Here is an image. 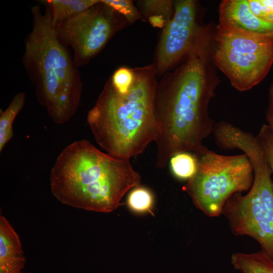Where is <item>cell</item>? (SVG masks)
<instances>
[{"mask_svg":"<svg viewBox=\"0 0 273 273\" xmlns=\"http://www.w3.org/2000/svg\"><path fill=\"white\" fill-rule=\"evenodd\" d=\"M246 154L253 168V184L246 195H233L226 202L222 213L234 235L253 238L273 260L272 170L260 147L249 148Z\"/></svg>","mask_w":273,"mask_h":273,"instance_id":"5b68a950","label":"cell"},{"mask_svg":"<svg viewBox=\"0 0 273 273\" xmlns=\"http://www.w3.org/2000/svg\"><path fill=\"white\" fill-rule=\"evenodd\" d=\"M256 138L264 152L273 173V131L267 124H263Z\"/></svg>","mask_w":273,"mask_h":273,"instance_id":"44dd1931","label":"cell"},{"mask_svg":"<svg viewBox=\"0 0 273 273\" xmlns=\"http://www.w3.org/2000/svg\"><path fill=\"white\" fill-rule=\"evenodd\" d=\"M169 163L172 173L180 179L189 180L196 174L198 170V159L191 152L177 153L170 158Z\"/></svg>","mask_w":273,"mask_h":273,"instance_id":"9a60e30c","label":"cell"},{"mask_svg":"<svg viewBox=\"0 0 273 273\" xmlns=\"http://www.w3.org/2000/svg\"><path fill=\"white\" fill-rule=\"evenodd\" d=\"M268 108L273 110V82L269 88V103Z\"/></svg>","mask_w":273,"mask_h":273,"instance_id":"603a6c76","label":"cell"},{"mask_svg":"<svg viewBox=\"0 0 273 273\" xmlns=\"http://www.w3.org/2000/svg\"><path fill=\"white\" fill-rule=\"evenodd\" d=\"M209 40L207 35L200 37L180 66L158 83L155 104L159 127L155 141L157 167H166L177 153L198 152L213 132L215 124L208 109L218 82L211 79Z\"/></svg>","mask_w":273,"mask_h":273,"instance_id":"6da1fadb","label":"cell"},{"mask_svg":"<svg viewBox=\"0 0 273 273\" xmlns=\"http://www.w3.org/2000/svg\"><path fill=\"white\" fill-rule=\"evenodd\" d=\"M44 3L43 13L39 5L31 7L32 28L25 39L22 62L39 103L55 123L63 124L79 107L83 83L68 47L57 38L51 8Z\"/></svg>","mask_w":273,"mask_h":273,"instance_id":"277c9868","label":"cell"},{"mask_svg":"<svg viewBox=\"0 0 273 273\" xmlns=\"http://www.w3.org/2000/svg\"><path fill=\"white\" fill-rule=\"evenodd\" d=\"M125 19L101 0L70 19L55 25L58 40L73 51L78 68L86 64L125 26Z\"/></svg>","mask_w":273,"mask_h":273,"instance_id":"ba28073f","label":"cell"},{"mask_svg":"<svg viewBox=\"0 0 273 273\" xmlns=\"http://www.w3.org/2000/svg\"><path fill=\"white\" fill-rule=\"evenodd\" d=\"M127 202L132 211L139 213H146L152 209L154 197L150 190L139 186L130 191Z\"/></svg>","mask_w":273,"mask_h":273,"instance_id":"2e32d148","label":"cell"},{"mask_svg":"<svg viewBox=\"0 0 273 273\" xmlns=\"http://www.w3.org/2000/svg\"><path fill=\"white\" fill-rule=\"evenodd\" d=\"M121 15L127 23L132 24L141 18V14L133 3L128 0H101Z\"/></svg>","mask_w":273,"mask_h":273,"instance_id":"ac0fdd59","label":"cell"},{"mask_svg":"<svg viewBox=\"0 0 273 273\" xmlns=\"http://www.w3.org/2000/svg\"><path fill=\"white\" fill-rule=\"evenodd\" d=\"M141 181L129 159L103 153L85 140L63 150L50 175L51 192L59 202L101 213L116 210L124 195Z\"/></svg>","mask_w":273,"mask_h":273,"instance_id":"7a4b0ae2","label":"cell"},{"mask_svg":"<svg viewBox=\"0 0 273 273\" xmlns=\"http://www.w3.org/2000/svg\"><path fill=\"white\" fill-rule=\"evenodd\" d=\"M19 273H21V272H19Z\"/></svg>","mask_w":273,"mask_h":273,"instance_id":"cb8c5ba5","label":"cell"},{"mask_svg":"<svg viewBox=\"0 0 273 273\" xmlns=\"http://www.w3.org/2000/svg\"><path fill=\"white\" fill-rule=\"evenodd\" d=\"M194 154L198 170L185 190L197 208L208 216L217 217L233 195L250 189L254 178L252 163L245 153L223 155L205 146Z\"/></svg>","mask_w":273,"mask_h":273,"instance_id":"8992f818","label":"cell"},{"mask_svg":"<svg viewBox=\"0 0 273 273\" xmlns=\"http://www.w3.org/2000/svg\"><path fill=\"white\" fill-rule=\"evenodd\" d=\"M100 0H47L54 24L63 23L99 2Z\"/></svg>","mask_w":273,"mask_h":273,"instance_id":"4fadbf2b","label":"cell"},{"mask_svg":"<svg viewBox=\"0 0 273 273\" xmlns=\"http://www.w3.org/2000/svg\"><path fill=\"white\" fill-rule=\"evenodd\" d=\"M25 94L20 92L14 96L8 107L0 112V152L13 136V124L15 118L23 108Z\"/></svg>","mask_w":273,"mask_h":273,"instance_id":"5bb4252c","label":"cell"},{"mask_svg":"<svg viewBox=\"0 0 273 273\" xmlns=\"http://www.w3.org/2000/svg\"><path fill=\"white\" fill-rule=\"evenodd\" d=\"M219 24L248 33L273 35V24L251 12L247 0H223L219 7Z\"/></svg>","mask_w":273,"mask_h":273,"instance_id":"30bf717a","label":"cell"},{"mask_svg":"<svg viewBox=\"0 0 273 273\" xmlns=\"http://www.w3.org/2000/svg\"><path fill=\"white\" fill-rule=\"evenodd\" d=\"M266 119L268 126L273 131V110L268 109L266 112Z\"/></svg>","mask_w":273,"mask_h":273,"instance_id":"7402d4cb","label":"cell"},{"mask_svg":"<svg viewBox=\"0 0 273 273\" xmlns=\"http://www.w3.org/2000/svg\"><path fill=\"white\" fill-rule=\"evenodd\" d=\"M231 262L241 273H273V260L262 250L253 253H234Z\"/></svg>","mask_w":273,"mask_h":273,"instance_id":"7c38bea8","label":"cell"},{"mask_svg":"<svg viewBox=\"0 0 273 273\" xmlns=\"http://www.w3.org/2000/svg\"><path fill=\"white\" fill-rule=\"evenodd\" d=\"M174 8L172 18L164 28L157 49L154 65L158 74L183 59L205 30L198 25L195 1H177Z\"/></svg>","mask_w":273,"mask_h":273,"instance_id":"9c48e42d","label":"cell"},{"mask_svg":"<svg viewBox=\"0 0 273 273\" xmlns=\"http://www.w3.org/2000/svg\"><path fill=\"white\" fill-rule=\"evenodd\" d=\"M133 69L134 81L127 93H119L109 78L87 115L97 143L108 154L120 159L141 154L159 134L155 112V66Z\"/></svg>","mask_w":273,"mask_h":273,"instance_id":"3957f363","label":"cell"},{"mask_svg":"<svg viewBox=\"0 0 273 273\" xmlns=\"http://www.w3.org/2000/svg\"><path fill=\"white\" fill-rule=\"evenodd\" d=\"M211 59L240 92L259 83L273 64V35L251 33L219 24Z\"/></svg>","mask_w":273,"mask_h":273,"instance_id":"52a82bcc","label":"cell"},{"mask_svg":"<svg viewBox=\"0 0 273 273\" xmlns=\"http://www.w3.org/2000/svg\"><path fill=\"white\" fill-rule=\"evenodd\" d=\"M138 3L142 12L148 18L161 16L169 22L174 14L171 1H142Z\"/></svg>","mask_w":273,"mask_h":273,"instance_id":"e0dca14e","label":"cell"},{"mask_svg":"<svg viewBox=\"0 0 273 273\" xmlns=\"http://www.w3.org/2000/svg\"><path fill=\"white\" fill-rule=\"evenodd\" d=\"M110 79L113 86L119 93L126 94L134 81V69L126 67H120Z\"/></svg>","mask_w":273,"mask_h":273,"instance_id":"d6986e66","label":"cell"},{"mask_svg":"<svg viewBox=\"0 0 273 273\" xmlns=\"http://www.w3.org/2000/svg\"><path fill=\"white\" fill-rule=\"evenodd\" d=\"M25 258L17 233L3 215L0 216V273H19Z\"/></svg>","mask_w":273,"mask_h":273,"instance_id":"8fae6325","label":"cell"},{"mask_svg":"<svg viewBox=\"0 0 273 273\" xmlns=\"http://www.w3.org/2000/svg\"><path fill=\"white\" fill-rule=\"evenodd\" d=\"M252 13L260 20L273 24V0H247Z\"/></svg>","mask_w":273,"mask_h":273,"instance_id":"ffe728a7","label":"cell"}]
</instances>
